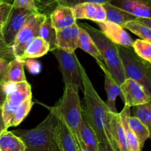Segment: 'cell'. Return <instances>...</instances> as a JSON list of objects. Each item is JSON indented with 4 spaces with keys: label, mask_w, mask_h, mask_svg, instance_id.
<instances>
[{
    "label": "cell",
    "mask_w": 151,
    "mask_h": 151,
    "mask_svg": "<svg viewBox=\"0 0 151 151\" xmlns=\"http://www.w3.org/2000/svg\"><path fill=\"white\" fill-rule=\"evenodd\" d=\"M80 68L85 102V106L82 107V113L94 129L99 143L109 142L112 139L111 134L108 128L107 113L109 109L106 102L99 96L81 63L80 64Z\"/></svg>",
    "instance_id": "1"
},
{
    "label": "cell",
    "mask_w": 151,
    "mask_h": 151,
    "mask_svg": "<svg viewBox=\"0 0 151 151\" xmlns=\"http://www.w3.org/2000/svg\"><path fill=\"white\" fill-rule=\"evenodd\" d=\"M58 113L56 107L38 126L29 130L12 131L24 142L25 151H61L56 133Z\"/></svg>",
    "instance_id": "2"
},
{
    "label": "cell",
    "mask_w": 151,
    "mask_h": 151,
    "mask_svg": "<svg viewBox=\"0 0 151 151\" xmlns=\"http://www.w3.org/2000/svg\"><path fill=\"white\" fill-rule=\"evenodd\" d=\"M78 91L79 88L76 86L65 85L63 96L55 106L69 127L78 150L87 151L83 144L81 136L82 105Z\"/></svg>",
    "instance_id": "3"
},
{
    "label": "cell",
    "mask_w": 151,
    "mask_h": 151,
    "mask_svg": "<svg viewBox=\"0 0 151 151\" xmlns=\"http://www.w3.org/2000/svg\"><path fill=\"white\" fill-rule=\"evenodd\" d=\"M78 26L85 30L89 34L100 51L106 68L115 81L120 86L125 79V77L116 44L109 39L101 31L91 25L81 23L78 25Z\"/></svg>",
    "instance_id": "4"
},
{
    "label": "cell",
    "mask_w": 151,
    "mask_h": 151,
    "mask_svg": "<svg viewBox=\"0 0 151 151\" xmlns=\"http://www.w3.org/2000/svg\"><path fill=\"white\" fill-rule=\"evenodd\" d=\"M125 78H132L151 91V63L139 57L132 47L117 45Z\"/></svg>",
    "instance_id": "5"
},
{
    "label": "cell",
    "mask_w": 151,
    "mask_h": 151,
    "mask_svg": "<svg viewBox=\"0 0 151 151\" xmlns=\"http://www.w3.org/2000/svg\"><path fill=\"white\" fill-rule=\"evenodd\" d=\"M52 52L58 62L59 70L62 74L65 85L71 84L78 87L79 90H83L80 68L81 62L77 58L75 52L69 53L58 47Z\"/></svg>",
    "instance_id": "6"
},
{
    "label": "cell",
    "mask_w": 151,
    "mask_h": 151,
    "mask_svg": "<svg viewBox=\"0 0 151 151\" xmlns=\"http://www.w3.org/2000/svg\"><path fill=\"white\" fill-rule=\"evenodd\" d=\"M32 97L31 86L27 81L10 84L7 83V97L2 105V115L6 127L17 108L26 101Z\"/></svg>",
    "instance_id": "7"
},
{
    "label": "cell",
    "mask_w": 151,
    "mask_h": 151,
    "mask_svg": "<svg viewBox=\"0 0 151 151\" xmlns=\"http://www.w3.org/2000/svg\"><path fill=\"white\" fill-rule=\"evenodd\" d=\"M47 16L42 13H35L19 30L10 47L14 58L22 61V58L25 48L32 38L39 36L40 27Z\"/></svg>",
    "instance_id": "8"
},
{
    "label": "cell",
    "mask_w": 151,
    "mask_h": 151,
    "mask_svg": "<svg viewBox=\"0 0 151 151\" xmlns=\"http://www.w3.org/2000/svg\"><path fill=\"white\" fill-rule=\"evenodd\" d=\"M35 13L37 12L20 7H12L7 21L2 25L3 37L7 46L11 47L18 33Z\"/></svg>",
    "instance_id": "9"
},
{
    "label": "cell",
    "mask_w": 151,
    "mask_h": 151,
    "mask_svg": "<svg viewBox=\"0 0 151 151\" xmlns=\"http://www.w3.org/2000/svg\"><path fill=\"white\" fill-rule=\"evenodd\" d=\"M120 96L128 107H136L149 103L150 93L142 84L132 78H125L120 84Z\"/></svg>",
    "instance_id": "10"
},
{
    "label": "cell",
    "mask_w": 151,
    "mask_h": 151,
    "mask_svg": "<svg viewBox=\"0 0 151 151\" xmlns=\"http://www.w3.org/2000/svg\"><path fill=\"white\" fill-rule=\"evenodd\" d=\"M97 24L100 28V31L114 43L117 45L132 47L134 41L122 26L106 20Z\"/></svg>",
    "instance_id": "11"
},
{
    "label": "cell",
    "mask_w": 151,
    "mask_h": 151,
    "mask_svg": "<svg viewBox=\"0 0 151 151\" xmlns=\"http://www.w3.org/2000/svg\"><path fill=\"white\" fill-rule=\"evenodd\" d=\"M109 3L137 18H151V0H111Z\"/></svg>",
    "instance_id": "12"
},
{
    "label": "cell",
    "mask_w": 151,
    "mask_h": 151,
    "mask_svg": "<svg viewBox=\"0 0 151 151\" xmlns=\"http://www.w3.org/2000/svg\"><path fill=\"white\" fill-rule=\"evenodd\" d=\"M76 19H88L97 22L106 21V10L103 4L84 2L72 7Z\"/></svg>",
    "instance_id": "13"
},
{
    "label": "cell",
    "mask_w": 151,
    "mask_h": 151,
    "mask_svg": "<svg viewBox=\"0 0 151 151\" xmlns=\"http://www.w3.org/2000/svg\"><path fill=\"white\" fill-rule=\"evenodd\" d=\"M108 128L120 151H131L119 113H107Z\"/></svg>",
    "instance_id": "14"
},
{
    "label": "cell",
    "mask_w": 151,
    "mask_h": 151,
    "mask_svg": "<svg viewBox=\"0 0 151 151\" xmlns=\"http://www.w3.org/2000/svg\"><path fill=\"white\" fill-rule=\"evenodd\" d=\"M80 27L78 24L59 30L56 32V46L69 53H74L78 48Z\"/></svg>",
    "instance_id": "15"
},
{
    "label": "cell",
    "mask_w": 151,
    "mask_h": 151,
    "mask_svg": "<svg viewBox=\"0 0 151 151\" xmlns=\"http://www.w3.org/2000/svg\"><path fill=\"white\" fill-rule=\"evenodd\" d=\"M97 63L98 64V65L104 73L105 88H106L108 96L107 102H106V105H107L109 110L113 113H117L115 102H116V97L118 96H120L121 94L120 86L113 78L111 74L106 68L104 62H101V61H97Z\"/></svg>",
    "instance_id": "16"
},
{
    "label": "cell",
    "mask_w": 151,
    "mask_h": 151,
    "mask_svg": "<svg viewBox=\"0 0 151 151\" xmlns=\"http://www.w3.org/2000/svg\"><path fill=\"white\" fill-rule=\"evenodd\" d=\"M49 16L56 30L77 24L72 8L69 6H58Z\"/></svg>",
    "instance_id": "17"
},
{
    "label": "cell",
    "mask_w": 151,
    "mask_h": 151,
    "mask_svg": "<svg viewBox=\"0 0 151 151\" xmlns=\"http://www.w3.org/2000/svg\"><path fill=\"white\" fill-rule=\"evenodd\" d=\"M56 107V106H55ZM57 108V107H56ZM58 124L56 126L58 141L61 151H79L69 127L57 109Z\"/></svg>",
    "instance_id": "18"
},
{
    "label": "cell",
    "mask_w": 151,
    "mask_h": 151,
    "mask_svg": "<svg viewBox=\"0 0 151 151\" xmlns=\"http://www.w3.org/2000/svg\"><path fill=\"white\" fill-rule=\"evenodd\" d=\"M24 62L16 58L11 59L9 62L2 81L5 83L16 84V83L27 81L24 70Z\"/></svg>",
    "instance_id": "19"
},
{
    "label": "cell",
    "mask_w": 151,
    "mask_h": 151,
    "mask_svg": "<svg viewBox=\"0 0 151 151\" xmlns=\"http://www.w3.org/2000/svg\"><path fill=\"white\" fill-rule=\"evenodd\" d=\"M50 51V45L41 37H35L30 41L25 48L22 56V61L27 59H35L44 56Z\"/></svg>",
    "instance_id": "20"
},
{
    "label": "cell",
    "mask_w": 151,
    "mask_h": 151,
    "mask_svg": "<svg viewBox=\"0 0 151 151\" xmlns=\"http://www.w3.org/2000/svg\"><path fill=\"white\" fill-rule=\"evenodd\" d=\"M103 6L106 10V20L112 23L116 24L122 27L127 22L136 20L137 19L133 15L127 13L126 11L119 7H115L109 2L105 3Z\"/></svg>",
    "instance_id": "21"
},
{
    "label": "cell",
    "mask_w": 151,
    "mask_h": 151,
    "mask_svg": "<svg viewBox=\"0 0 151 151\" xmlns=\"http://www.w3.org/2000/svg\"><path fill=\"white\" fill-rule=\"evenodd\" d=\"M81 136L83 144L87 151H99V141L97 134L83 113Z\"/></svg>",
    "instance_id": "22"
},
{
    "label": "cell",
    "mask_w": 151,
    "mask_h": 151,
    "mask_svg": "<svg viewBox=\"0 0 151 151\" xmlns=\"http://www.w3.org/2000/svg\"><path fill=\"white\" fill-rule=\"evenodd\" d=\"M131 107L127 106V105H125L122 111L119 113L122 125H123L125 135H126L127 142H128V146H129L131 151H142L138 139H137V136L134 133V131L131 129L129 124H128V119L131 115Z\"/></svg>",
    "instance_id": "23"
},
{
    "label": "cell",
    "mask_w": 151,
    "mask_h": 151,
    "mask_svg": "<svg viewBox=\"0 0 151 151\" xmlns=\"http://www.w3.org/2000/svg\"><path fill=\"white\" fill-rule=\"evenodd\" d=\"M0 147L2 151H25L26 149L23 141L7 130L0 134Z\"/></svg>",
    "instance_id": "24"
},
{
    "label": "cell",
    "mask_w": 151,
    "mask_h": 151,
    "mask_svg": "<svg viewBox=\"0 0 151 151\" xmlns=\"http://www.w3.org/2000/svg\"><path fill=\"white\" fill-rule=\"evenodd\" d=\"M78 48L82 49L83 51L86 52L87 53L93 56L95 59L96 62L101 61L103 62L101 55L95 43L94 42L89 34L81 27H80L79 40H78Z\"/></svg>",
    "instance_id": "25"
},
{
    "label": "cell",
    "mask_w": 151,
    "mask_h": 151,
    "mask_svg": "<svg viewBox=\"0 0 151 151\" xmlns=\"http://www.w3.org/2000/svg\"><path fill=\"white\" fill-rule=\"evenodd\" d=\"M56 30L52 24L50 16H47L39 29V36L45 40L50 45V51H52L56 46Z\"/></svg>",
    "instance_id": "26"
},
{
    "label": "cell",
    "mask_w": 151,
    "mask_h": 151,
    "mask_svg": "<svg viewBox=\"0 0 151 151\" xmlns=\"http://www.w3.org/2000/svg\"><path fill=\"white\" fill-rule=\"evenodd\" d=\"M128 124L131 130L134 131L138 139L141 149L144 147L145 142L150 138V133L147 127L139 119L134 115H131L128 119Z\"/></svg>",
    "instance_id": "27"
},
{
    "label": "cell",
    "mask_w": 151,
    "mask_h": 151,
    "mask_svg": "<svg viewBox=\"0 0 151 151\" xmlns=\"http://www.w3.org/2000/svg\"><path fill=\"white\" fill-rule=\"evenodd\" d=\"M122 28L136 34L142 39L151 42V28L145 25L144 24L141 23L137 19L127 22L122 26Z\"/></svg>",
    "instance_id": "28"
},
{
    "label": "cell",
    "mask_w": 151,
    "mask_h": 151,
    "mask_svg": "<svg viewBox=\"0 0 151 151\" xmlns=\"http://www.w3.org/2000/svg\"><path fill=\"white\" fill-rule=\"evenodd\" d=\"M32 105H33V101H32V97L28 98L26 101H24L17 108L16 112L14 113L13 115L12 116L11 119L9 122L8 128L10 127H16V126L19 125L24 119L25 117L28 115Z\"/></svg>",
    "instance_id": "29"
},
{
    "label": "cell",
    "mask_w": 151,
    "mask_h": 151,
    "mask_svg": "<svg viewBox=\"0 0 151 151\" xmlns=\"http://www.w3.org/2000/svg\"><path fill=\"white\" fill-rule=\"evenodd\" d=\"M132 113L134 116L138 118L147 127L150 133V139H151V105L150 102L133 107Z\"/></svg>",
    "instance_id": "30"
},
{
    "label": "cell",
    "mask_w": 151,
    "mask_h": 151,
    "mask_svg": "<svg viewBox=\"0 0 151 151\" xmlns=\"http://www.w3.org/2000/svg\"><path fill=\"white\" fill-rule=\"evenodd\" d=\"M135 53L139 57L151 63V42L144 39H136L132 45Z\"/></svg>",
    "instance_id": "31"
},
{
    "label": "cell",
    "mask_w": 151,
    "mask_h": 151,
    "mask_svg": "<svg viewBox=\"0 0 151 151\" xmlns=\"http://www.w3.org/2000/svg\"><path fill=\"white\" fill-rule=\"evenodd\" d=\"M12 4L13 7L27 9L31 11L38 13V8L35 5L34 0H14Z\"/></svg>",
    "instance_id": "32"
},
{
    "label": "cell",
    "mask_w": 151,
    "mask_h": 151,
    "mask_svg": "<svg viewBox=\"0 0 151 151\" xmlns=\"http://www.w3.org/2000/svg\"><path fill=\"white\" fill-rule=\"evenodd\" d=\"M13 7V4L7 1L0 3V25H3L7 21Z\"/></svg>",
    "instance_id": "33"
},
{
    "label": "cell",
    "mask_w": 151,
    "mask_h": 151,
    "mask_svg": "<svg viewBox=\"0 0 151 151\" xmlns=\"http://www.w3.org/2000/svg\"><path fill=\"white\" fill-rule=\"evenodd\" d=\"M24 66L32 74H38L41 72V65L34 59H27L24 61Z\"/></svg>",
    "instance_id": "34"
},
{
    "label": "cell",
    "mask_w": 151,
    "mask_h": 151,
    "mask_svg": "<svg viewBox=\"0 0 151 151\" xmlns=\"http://www.w3.org/2000/svg\"><path fill=\"white\" fill-rule=\"evenodd\" d=\"M111 0H66V6L72 7L76 4H81L84 2H90V3H97V4H103L105 3L109 2Z\"/></svg>",
    "instance_id": "35"
},
{
    "label": "cell",
    "mask_w": 151,
    "mask_h": 151,
    "mask_svg": "<svg viewBox=\"0 0 151 151\" xmlns=\"http://www.w3.org/2000/svg\"><path fill=\"white\" fill-rule=\"evenodd\" d=\"M7 97V83L0 81V107L2 105Z\"/></svg>",
    "instance_id": "36"
},
{
    "label": "cell",
    "mask_w": 151,
    "mask_h": 151,
    "mask_svg": "<svg viewBox=\"0 0 151 151\" xmlns=\"http://www.w3.org/2000/svg\"><path fill=\"white\" fill-rule=\"evenodd\" d=\"M10 60L6 59H0V81H2V78L4 75L7 65Z\"/></svg>",
    "instance_id": "37"
},
{
    "label": "cell",
    "mask_w": 151,
    "mask_h": 151,
    "mask_svg": "<svg viewBox=\"0 0 151 151\" xmlns=\"http://www.w3.org/2000/svg\"><path fill=\"white\" fill-rule=\"evenodd\" d=\"M9 50H11V48L7 46L4 41L2 34V25H0V52L7 51Z\"/></svg>",
    "instance_id": "38"
},
{
    "label": "cell",
    "mask_w": 151,
    "mask_h": 151,
    "mask_svg": "<svg viewBox=\"0 0 151 151\" xmlns=\"http://www.w3.org/2000/svg\"><path fill=\"white\" fill-rule=\"evenodd\" d=\"M99 151H116L112 147L109 142L99 143Z\"/></svg>",
    "instance_id": "39"
},
{
    "label": "cell",
    "mask_w": 151,
    "mask_h": 151,
    "mask_svg": "<svg viewBox=\"0 0 151 151\" xmlns=\"http://www.w3.org/2000/svg\"><path fill=\"white\" fill-rule=\"evenodd\" d=\"M0 59H6L8 60L14 59V56L13 54V52L11 50H7V51L0 52Z\"/></svg>",
    "instance_id": "40"
},
{
    "label": "cell",
    "mask_w": 151,
    "mask_h": 151,
    "mask_svg": "<svg viewBox=\"0 0 151 151\" xmlns=\"http://www.w3.org/2000/svg\"><path fill=\"white\" fill-rule=\"evenodd\" d=\"M5 130H7V128L6 127L5 123H4V118H3L2 108L0 107V134Z\"/></svg>",
    "instance_id": "41"
},
{
    "label": "cell",
    "mask_w": 151,
    "mask_h": 151,
    "mask_svg": "<svg viewBox=\"0 0 151 151\" xmlns=\"http://www.w3.org/2000/svg\"><path fill=\"white\" fill-rule=\"evenodd\" d=\"M137 20L151 28V18H147V19H145V18H137Z\"/></svg>",
    "instance_id": "42"
},
{
    "label": "cell",
    "mask_w": 151,
    "mask_h": 151,
    "mask_svg": "<svg viewBox=\"0 0 151 151\" xmlns=\"http://www.w3.org/2000/svg\"><path fill=\"white\" fill-rule=\"evenodd\" d=\"M58 6H66V0H55Z\"/></svg>",
    "instance_id": "43"
},
{
    "label": "cell",
    "mask_w": 151,
    "mask_h": 151,
    "mask_svg": "<svg viewBox=\"0 0 151 151\" xmlns=\"http://www.w3.org/2000/svg\"><path fill=\"white\" fill-rule=\"evenodd\" d=\"M3 1H4V0H0V3L3 2Z\"/></svg>",
    "instance_id": "44"
},
{
    "label": "cell",
    "mask_w": 151,
    "mask_h": 151,
    "mask_svg": "<svg viewBox=\"0 0 151 151\" xmlns=\"http://www.w3.org/2000/svg\"><path fill=\"white\" fill-rule=\"evenodd\" d=\"M150 105H151V91H150Z\"/></svg>",
    "instance_id": "45"
},
{
    "label": "cell",
    "mask_w": 151,
    "mask_h": 151,
    "mask_svg": "<svg viewBox=\"0 0 151 151\" xmlns=\"http://www.w3.org/2000/svg\"><path fill=\"white\" fill-rule=\"evenodd\" d=\"M0 151H2V150H1V147H0Z\"/></svg>",
    "instance_id": "46"
}]
</instances>
